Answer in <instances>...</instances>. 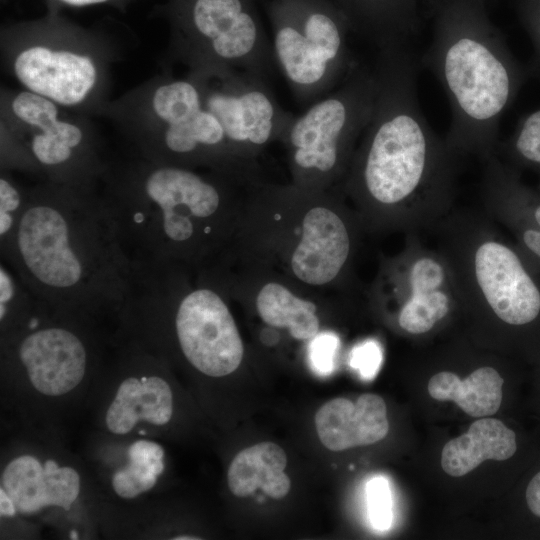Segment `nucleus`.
<instances>
[{"mask_svg": "<svg viewBox=\"0 0 540 540\" xmlns=\"http://www.w3.org/2000/svg\"><path fill=\"white\" fill-rule=\"evenodd\" d=\"M29 188L22 185L11 171L0 173V250L11 240L23 216Z\"/></svg>", "mask_w": 540, "mask_h": 540, "instance_id": "nucleus-26", "label": "nucleus"}, {"mask_svg": "<svg viewBox=\"0 0 540 540\" xmlns=\"http://www.w3.org/2000/svg\"><path fill=\"white\" fill-rule=\"evenodd\" d=\"M419 238L417 232L408 233L403 249L381 261L369 294L410 335L430 332L461 306L447 258Z\"/></svg>", "mask_w": 540, "mask_h": 540, "instance_id": "nucleus-14", "label": "nucleus"}, {"mask_svg": "<svg viewBox=\"0 0 540 540\" xmlns=\"http://www.w3.org/2000/svg\"><path fill=\"white\" fill-rule=\"evenodd\" d=\"M430 229L452 268L462 307L511 327L540 316L539 283L490 218L450 211Z\"/></svg>", "mask_w": 540, "mask_h": 540, "instance_id": "nucleus-8", "label": "nucleus"}, {"mask_svg": "<svg viewBox=\"0 0 540 540\" xmlns=\"http://www.w3.org/2000/svg\"><path fill=\"white\" fill-rule=\"evenodd\" d=\"M94 321L53 311L37 301L30 318L2 336L4 361L46 397L72 392L95 357Z\"/></svg>", "mask_w": 540, "mask_h": 540, "instance_id": "nucleus-13", "label": "nucleus"}, {"mask_svg": "<svg viewBox=\"0 0 540 540\" xmlns=\"http://www.w3.org/2000/svg\"><path fill=\"white\" fill-rule=\"evenodd\" d=\"M109 161L89 116L25 89H1V169L95 192Z\"/></svg>", "mask_w": 540, "mask_h": 540, "instance_id": "nucleus-7", "label": "nucleus"}, {"mask_svg": "<svg viewBox=\"0 0 540 540\" xmlns=\"http://www.w3.org/2000/svg\"><path fill=\"white\" fill-rule=\"evenodd\" d=\"M377 92L375 69L358 64L334 92L294 116L280 139L294 186L325 191L342 182L373 116Z\"/></svg>", "mask_w": 540, "mask_h": 540, "instance_id": "nucleus-9", "label": "nucleus"}, {"mask_svg": "<svg viewBox=\"0 0 540 540\" xmlns=\"http://www.w3.org/2000/svg\"><path fill=\"white\" fill-rule=\"evenodd\" d=\"M508 230L515 236L523 252L540 265V230L524 226Z\"/></svg>", "mask_w": 540, "mask_h": 540, "instance_id": "nucleus-32", "label": "nucleus"}, {"mask_svg": "<svg viewBox=\"0 0 540 540\" xmlns=\"http://www.w3.org/2000/svg\"><path fill=\"white\" fill-rule=\"evenodd\" d=\"M382 362L379 345L374 341H366L356 345L350 354L349 364L364 379H372L377 374Z\"/></svg>", "mask_w": 540, "mask_h": 540, "instance_id": "nucleus-30", "label": "nucleus"}, {"mask_svg": "<svg viewBox=\"0 0 540 540\" xmlns=\"http://www.w3.org/2000/svg\"><path fill=\"white\" fill-rule=\"evenodd\" d=\"M0 44L6 70L23 89L86 116H97L109 100L120 51L102 26L83 27L46 10L2 26Z\"/></svg>", "mask_w": 540, "mask_h": 540, "instance_id": "nucleus-6", "label": "nucleus"}, {"mask_svg": "<svg viewBox=\"0 0 540 540\" xmlns=\"http://www.w3.org/2000/svg\"><path fill=\"white\" fill-rule=\"evenodd\" d=\"M366 498L371 524L377 530H387L393 519L388 481L381 476L370 479L366 485Z\"/></svg>", "mask_w": 540, "mask_h": 540, "instance_id": "nucleus-27", "label": "nucleus"}, {"mask_svg": "<svg viewBox=\"0 0 540 540\" xmlns=\"http://www.w3.org/2000/svg\"><path fill=\"white\" fill-rule=\"evenodd\" d=\"M526 501L530 511L540 517V472L531 479L527 486Z\"/></svg>", "mask_w": 540, "mask_h": 540, "instance_id": "nucleus-33", "label": "nucleus"}, {"mask_svg": "<svg viewBox=\"0 0 540 540\" xmlns=\"http://www.w3.org/2000/svg\"><path fill=\"white\" fill-rule=\"evenodd\" d=\"M164 470V450L154 441L140 439L128 449V462L112 476V488L121 498L133 499L151 490Z\"/></svg>", "mask_w": 540, "mask_h": 540, "instance_id": "nucleus-24", "label": "nucleus"}, {"mask_svg": "<svg viewBox=\"0 0 540 540\" xmlns=\"http://www.w3.org/2000/svg\"><path fill=\"white\" fill-rule=\"evenodd\" d=\"M347 16L351 31L378 50L408 45L429 15L433 0H331Z\"/></svg>", "mask_w": 540, "mask_h": 540, "instance_id": "nucleus-18", "label": "nucleus"}, {"mask_svg": "<svg viewBox=\"0 0 540 540\" xmlns=\"http://www.w3.org/2000/svg\"><path fill=\"white\" fill-rule=\"evenodd\" d=\"M17 513V509L10 497L0 490V514L1 517H12Z\"/></svg>", "mask_w": 540, "mask_h": 540, "instance_id": "nucleus-34", "label": "nucleus"}, {"mask_svg": "<svg viewBox=\"0 0 540 540\" xmlns=\"http://www.w3.org/2000/svg\"><path fill=\"white\" fill-rule=\"evenodd\" d=\"M37 300L13 269L0 263V322L2 336L23 325L35 310Z\"/></svg>", "mask_w": 540, "mask_h": 540, "instance_id": "nucleus-25", "label": "nucleus"}, {"mask_svg": "<svg viewBox=\"0 0 540 540\" xmlns=\"http://www.w3.org/2000/svg\"><path fill=\"white\" fill-rule=\"evenodd\" d=\"M339 347V339L332 332H320L308 345V360L311 369L318 375L332 373L335 356Z\"/></svg>", "mask_w": 540, "mask_h": 540, "instance_id": "nucleus-29", "label": "nucleus"}, {"mask_svg": "<svg viewBox=\"0 0 540 540\" xmlns=\"http://www.w3.org/2000/svg\"><path fill=\"white\" fill-rule=\"evenodd\" d=\"M76 469L48 459L23 454L13 458L1 473L0 490L13 501L17 512L34 514L47 507L69 510L80 494Z\"/></svg>", "mask_w": 540, "mask_h": 540, "instance_id": "nucleus-16", "label": "nucleus"}, {"mask_svg": "<svg viewBox=\"0 0 540 540\" xmlns=\"http://www.w3.org/2000/svg\"><path fill=\"white\" fill-rule=\"evenodd\" d=\"M432 40L421 58L443 87L451 121L444 138L457 157L496 155L499 120L515 72L486 0H433Z\"/></svg>", "mask_w": 540, "mask_h": 540, "instance_id": "nucleus-4", "label": "nucleus"}, {"mask_svg": "<svg viewBox=\"0 0 540 540\" xmlns=\"http://www.w3.org/2000/svg\"><path fill=\"white\" fill-rule=\"evenodd\" d=\"M276 66L300 104H312L358 65L348 45L351 26L331 0H266Z\"/></svg>", "mask_w": 540, "mask_h": 540, "instance_id": "nucleus-11", "label": "nucleus"}, {"mask_svg": "<svg viewBox=\"0 0 540 540\" xmlns=\"http://www.w3.org/2000/svg\"><path fill=\"white\" fill-rule=\"evenodd\" d=\"M46 10L60 12L62 8H82L95 5L111 6L124 13L137 0H44Z\"/></svg>", "mask_w": 540, "mask_h": 540, "instance_id": "nucleus-31", "label": "nucleus"}, {"mask_svg": "<svg viewBox=\"0 0 540 540\" xmlns=\"http://www.w3.org/2000/svg\"><path fill=\"white\" fill-rule=\"evenodd\" d=\"M285 190L293 212L292 231L277 249L285 270L302 286H332L349 270L362 221L338 187L309 191L292 184Z\"/></svg>", "mask_w": 540, "mask_h": 540, "instance_id": "nucleus-12", "label": "nucleus"}, {"mask_svg": "<svg viewBox=\"0 0 540 540\" xmlns=\"http://www.w3.org/2000/svg\"><path fill=\"white\" fill-rule=\"evenodd\" d=\"M315 426L321 443L331 451L371 445L389 431L386 404L372 393L360 395L356 402L334 398L319 408Z\"/></svg>", "mask_w": 540, "mask_h": 540, "instance_id": "nucleus-17", "label": "nucleus"}, {"mask_svg": "<svg viewBox=\"0 0 540 540\" xmlns=\"http://www.w3.org/2000/svg\"><path fill=\"white\" fill-rule=\"evenodd\" d=\"M97 116L108 119L133 156L156 163L218 172L242 182L259 178L257 163L228 141L218 119L187 74L166 69L121 96L108 100Z\"/></svg>", "mask_w": 540, "mask_h": 540, "instance_id": "nucleus-5", "label": "nucleus"}, {"mask_svg": "<svg viewBox=\"0 0 540 540\" xmlns=\"http://www.w3.org/2000/svg\"><path fill=\"white\" fill-rule=\"evenodd\" d=\"M252 184L130 155L110 159L100 194L132 261L205 269L231 250Z\"/></svg>", "mask_w": 540, "mask_h": 540, "instance_id": "nucleus-3", "label": "nucleus"}, {"mask_svg": "<svg viewBox=\"0 0 540 540\" xmlns=\"http://www.w3.org/2000/svg\"><path fill=\"white\" fill-rule=\"evenodd\" d=\"M5 261L49 309L117 320L129 296L133 263L100 194L49 182L29 188Z\"/></svg>", "mask_w": 540, "mask_h": 540, "instance_id": "nucleus-2", "label": "nucleus"}, {"mask_svg": "<svg viewBox=\"0 0 540 540\" xmlns=\"http://www.w3.org/2000/svg\"><path fill=\"white\" fill-rule=\"evenodd\" d=\"M517 157L540 165V110L529 115L509 143Z\"/></svg>", "mask_w": 540, "mask_h": 540, "instance_id": "nucleus-28", "label": "nucleus"}, {"mask_svg": "<svg viewBox=\"0 0 540 540\" xmlns=\"http://www.w3.org/2000/svg\"><path fill=\"white\" fill-rule=\"evenodd\" d=\"M145 350V369L121 381L106 410L105 425L115 435L130 433L140 422L163 426L172 418V389L163 377L148 371L151 352Z\"/></svg>", "mask_w": 540, "mask_h": 540, "instance_id": "nucleus-19", "label": "nucleus"}, {"mask_svg": "<svg viewBox=\"0 0 540 540\" xmlns=\"http://www.w3.org/2000/svg\"><path fill=\"white\" fill-rule=\"evenodd\" d=\"M253 296L256 312L268 326L287 329L298 341H311L320 333L317 305L284 282L265 280L256 287Z\"/></svg>", "mask_w": 540, "mask_h": 540, "instance_id": "nucleus-22", "label": "nucleus"}, {"mask_svg": "<svg viewBox=\"0 0 540 540\" xmlns=\"http://www.w3.org/2000/svg\"><path fill=\"white\" fill-rule=\"evenodd\" d=\"M197 83L203 104L245 159L256 158L280 141L294 116L283 109L268 79L236 69L188 71Z\"/></svg>", "mask_w": 540, "mask_h": 540, "instance_id": "nucleus-15", "label": "nucleus"}, {"mask_svg": "<svg viewBox=\"0 0 540 540\" xmlns=\"http://www.w3.org/2000/svg\"><path fill=\"white\" fill-rule=\"evenodd\" d=\"M287 457L272 442H260L241 450L231 461L227 472L229 490L237 497H247L260 488L273 499L285 497L291 481L284 472Z\"/></svg>", "mask_w": 540, "mask_h": 540, "instance_id": "nucleus-21", "label": "nucleus"}, {"mask_svg": "<svg viewBox=\"0 0 540 540\" xmlns=\"http://www.w3.org/2000/svg\"><path fill=\"white\" fill-rule=\"evenodd\" d=\"M174 539L176 540H191V539H199L198 537H195V536H189V535H180L178 537H174Z\"/></svg>", "mask_w": 540, "mask_h": 540, "instance_id": "nucleus-35", "label": "nucleus"}, {"mask_svg": "<svg viewBox=\"0 0 540 540\" xmlns=\"http://www.w3.org/2000/svg\"><path fill=\"white\" fill-rule=\"evenodd\" d=\"M374 69V113L337 187L366 230L430 229L451 211L458 158L421 110L408 45L378 50Z\"/></svg>", "mask_w": 540, "mask_h": 540, "instance_id": "nucleus-1", "label": "nucleus"}, {"mask_svg": "<svg viewBox=\"0 0 540 540\" xmlns=\"http://www.w3.org/2000/svg\"><path fill=\"white\" fill-rule=\"evenodd\" d=\"M152 14L169 25V65L236 69L267 79L277 67L256 0H166Z\"/></svg>", "mask_w": 540, "mask_h": 540, "instance_id": "nucleus-10", "label": "nucleus"}, {"mask_svg": "<svg viewBox=\"0 0 540 540\" xmlns=\"http://www.w3.org/2000/svg\"><path fill=\"white\" fill-rule=\"evenodd\" d=\"M516 449L513 430L498 419L481 418L473 422L466 433L445 444L441 465L448 475L460 477L485 460H507Z\"/></svg>", "mask_w": 540, "mask_h": 540, "instance_id": "nucleus-20", "label": "nucleus"}, {"mask_svg": "<svg viewBox=\"0 0 540 540\" xmlns=\"http://www.w3.org/2000/svg\"><path fill=\"white\" fill-rule=\"evenodd\" d=\"M503 382L491 366L475 369L463 381L453 372L441 371L430 378L428 392L436 400L455 402L472 417H483L500 408Z\"/></svg>", "mask_w": 540, "mask_h": 540, "instance_id": "nucleus-23", "label": "nucleus"}]
</instances>
